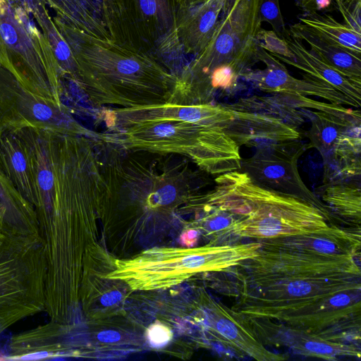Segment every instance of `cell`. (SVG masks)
Returning a JSON list of instances; mask_svg holds the SVG:
<instances>
[{
	"mask_svg": "<svg viewBox=\"0 0 361 361\" xmlns=\"http://www.w3.org/2000/svg\"><path fill=\"white\" fill-rule=\"evenodd\" d=\"M238 312L323 333L360 318V275L298 271L257 255L243 263Z\"/></svg>",
	"mask_w": 361,
	"mask_h": 361,
	"instance_id": "6da1fadb",
	"label": "cell"
},
{
	"mask_svg": "<svg viewBox=\"0 0 361 361\" xmlns=\"http://www.w3.org/2000/svg\"><path fill=\"white\" fill-rule=\"evenodd\" d=\"M215 182L213 190L195 201L234 215L231 235L262 240L342 230L332 223L329 210L259 185L240 170L217 176Z\"/></svg>",
	"mask_w": 361,
	"mask_h": 361,
	"instance_id": "7a4b0ae2",
	"label": "cell"
},
{
	"mask_svg": "<svg viewBox=\"0 0 361 361\" xmlns=\"http://www.w3.org/2000/svg\"><path fill=\"white\" fill-rule=\"evenodd\" d=\"M86 39L72 77L91 104L130 108L169 101L176 75L144 54L94 37Z\"/></svg>",
	"mask_w": 361,
	"mask_h": 361,
	"instance_id": "3957f363",
	"label": "cell"
},
{
	"mask_svg": "<svg viewBox=\"0 0 361 361\" xmlns=\"http://www.w3.org/2000/svg\"><path fill=\"white\" fill-rule=\"evenodd\" d=\"M262 0H228L212 37L205 48L182 74L169 102L180 104L212 103L208 78L222 65L231 66L242 76L258 61L257 35L260 30L259 6Z\"/></svg>",
	"mask_w": 361,
	"mask_h": 361,
	"instance_id": "277c9868",
	"label": "cell"
},
{
	"mask_svg": "<svg viewBox=\"0 0 361 361\" xmlns=\"http://www.w3.org/2000/svg\"><path fill=\"white\" fill-rule=\"evenodd\" d=\"M100 140L128 151L174 154L192 161L212 175L240 170L239 146L225 130L182 121H161L137 125L107 133Z\"/></svg>",
	"mask_w": 361,
	"mask_h": 361,
	"instance_id": "5b68a950",
	"label": "cell"
},
{
	"mask_svg": "<svg viewBox=\"0 0 361 361\" xmlns=\"http://www.w3.org/2000/svg\"><path fill=\"white\" fill-rule=\"evenodd\" d=\"M47 264L42 238L6 232L0 245V334L45 310Z\"/></svg>",
	"mask_w": 361,
	"mask_h": 361,
	"instance_id": "8992f818",
	"label": "cell"
},
{
	"mask_svg": "<svg viewBox=\"0 0 361 361\" xmlns=\"http://www.w3.org/2000/svg\"><path fill=\"white\" fill-rule=\"evenodd\" d=\"M261 246L258 241L208 245L186 250H149L131 261L121 262V274L112 276L126 280L133 288L164 286L195 274L235 267L255 257Z\"/></svg>",
	"mask_w": 361,
	"mask_h": 361,
	"instance_id": "52a82bcc",
	"label": "cell"
},
{
	"mask_svg": "<svg viewBox=\"0 0 361 361\" xmlns=\"http://www.w3.org/2000/svg\"><path fill=\"white\" fill-rule=\"evenodd\" d=\"M23 128L100 137V133L79 123L65 104L30 92L14 76L0 70V130Z\"/></svg>",
	"mask_w": 361,
	"mask_h": 361,
	"instance_id": "ba28073f",
	"label": "cell"
},
{
	"mask_svg": "<svg viewBox=\"0 0 361 361\" xmlns=\"http://www.w3.org/2000/svg\"><path fill=\"white\" fill-rule=\"evenodd\" d=\"M293 141L257 149L251 157L241 161L240 169L257 184L303 198L324 210L328 207L307 188L298 169V159L305 150Z\"/></svg>",
	"mask_w": 361,
	"mask_h": 361,
	"instance_id": "9c48e42d",
	"label": "cell"
},
{
	"mask_svg": "<svg viewBox=\"0 0 361 361\" xmlns=\"http://www.w3.org/2000/svg\"><path fill=\"white\" fill-rule=\"evenodd\" d=\"M234 116V111L228 105L212 103L180 104L165 102L130 108L116 107L102 112V119L109 133L144 123L170 121L219 127L226 130Z\"/></svg>",
	"mask_w": 361,
	"mask_h": 361,
	"instance_id": "30bf717a",
	"label": "cell"
},
{
	"mask_svg": "<svg viewBox=\"0 0 361 361\" xmlns=\"http://www.w3.org/2000/svg\"><path fill=\"white\" fill-rule=\"evenodd\" d=\"M258 61L266 68L262 70H249L242 76L252 82L255 87L266 92L297 96H314L323 98L334 104L360 106L330 85L303 75L304 79L293 77L286 68L276 57L258 45Z\"/></svg>",
	"mask_w": 361,
	"mask_h": 361,
	"instance_id": "8fae6325",
	"label": "cell"
},
{
	"mask_svg": "<svg viewBox=\"0 0 361 361\" xmlns=\"http://www.w3.org/2000/svg\"><path fill=\"white\" fill-rule=\"evenodd\" d=\"M233 110L234 118L225 131L239 147H274L300 137L295 128L279 118L256 111Z\"/></svg>",
	"mask_w": 361,
	"mask_h": 361,
	"instance_id": "7c38bea8",
	"label": "cell"
},
{
	"mask_svg": "<svg viewBox=\"0 0 361 361\" xmlns=\"http://www.w3.org/2000/svg\"><path fill=\"white\" fill-rule=\"evenodd\" d=\"M0 169L34 208L37 192L32 160L17 130H0Z\"/></svg>",
	"mask_w": 361,
	"mask_h": 361,
	"instance_id": "4fadbf2b",
	"label": "cell"
},
{
	"mask_svg": "<svg viewBox=\"0 0 361 361\" xmlns=\"http://www.w3.org/2000/svg\"><path fill=\"white\" fill-rule=\"evenodd\" d=\"M281 37L286 40L293 56L279 60L304 71L305 75L331 85L360 106L361 85L354 82L328 65L307 49L300 39L292 36L288 30Z\"/></svg>",
	"mask_w": 361,
	"mask_h": 361,
	"instance_id": "5bb4252c",
	"label": "cell"
},
{
	"mask_svg": "<svg viewBox=\"0 0 361 361\" xmlns=\"http://www.w3.org/2000/svg\"><path fill=\"white\" fill-rule=\"evenodd\" d=\"M228 0H204L186 13L178 24V32L188 51H202L215 30Z\"/></svg>",
	"mask_w": 361,
	"mask_h": 361,
	"instance_id": "9a60e30c",
	"label": "cell"
},
{
	"mask_svg": "<svg viewBox=\"0 0 361 361\" xmlns=\"http://www.w3.org/2000/svg\"><path fill=\"white\" fill-rule=\"evenodd\" d=\"M0 214L6 232L39 236L33 207L19 193L0 169Z\"/></svg>",
	"mask_w": 361,
	"mask_h": 361,
	"instance_id": "2e32d148",
	"label": "cell"
},
{
	"mask_svg": "<svg viewBox=\"0 0 361 361\" xmlns=\"http://www.w3.org/2000/svg\"><path fill=\"white\" fill-rule=\"evenodd\" d=\"M288 31L294 37L305 41L310 51L328 65L361 85L360 56L329 42L300 22L292 25Z\"/></svg>",
	"mask_w": 361,
	"mask_h": 361,
	"instance_id": "e0dca14e",
	"label": "cell"
},
{
	"mask_svg": "<svg viewBox=\"0 0 361 361\" xmlns=\"http://www.w3.org/2000/svg\"><path fill=\"white\" fill-rule=\"evenodd\" d=\"M311 113L310 142L323 155L332 154L348 130L353 125L360 123V111L345 115L321 111Z\"/></svg>",
	"mask_w": 361,
	"mask_h": 361,
	"instance_id": "ac0fdd59",
	"label": "cell"
},
{
	"mask_svg": "<svg viewBox=\"0 0 361 361\" xmlns=\"http://www.w3.org/2000/svg\"><path fill=\"white\" fill-rule=\"evenodd\" d=\"M300 23L326 39L350 53L361 56V33L346 24H341L330 16L317 11L306 12L298 17Z\"/></svg>",
	"mask_w": 361,
	"mask_h": 361,
	"instance_id": "d6986e66",
	"label": "cell"
},
{
	"mask_svg": "<svg viewBox=\"0 0 361 361\" xmlns=\"http://www.w3.org/2000/svg\"><path fill=\"white\" fill-rule=\"evenodd\" d=\"M323 200L336 213L344 219L360 224L361 220V192L360 187L350 183L328 185L322 194Z\"/></svg>",
	"mask_w": 361,
	"mask_h": 361,
	"instance_id": "ffe728a7",
	"label": "cell"
},
{
	"mask_svg": "<svg viewBox=\"0 0 361 361\" xmlns=\"http://www.w3.org/2000/svg\"><path fill=\"white\" fill-rule=\"evenodd\" d=\"M138 7L146 20L157 26L169 27L171 15L166 0H138Z\"/></svg>",
	"mask_w": 361,
	"mask_h": 361,
	"instance_id": "44dd1931",
	"label": "cell"
},
{
	"mask_svg": "<svg viewBox=\"0 0 361 361\" xmlns=\"http://www.w3.org/2000/svg\"><path fill=\"white\" fill-rule=\"evenodd\" d=\"M257 44L269 51L273 56L280 59L293 56L286 40L278 35L274 30H266L262 28L257 35Z\"/></svg>",
	"mask_w": 361,
	"mask_h": 361,
	"instance_id": "7402d4cb",
	"label": "cell"
},
{
	"mask_svg": "<svg viewBox=\"0 0 361 361\" xmlns=\"http://www.w3.org/2000/svg\"><path fill=\"white\" fill-rule=\"evenodd\" d=\"M259 18L261 22L269 23L274 31L282 36L286 31L281 13L279 0H262L259 6Z\"/></svg>",
	"mask_w": 361,
	"mask_h": 361,
	"instance_id": "603a6c76",
	"label": "cell"
},
{
	"mask_svg": "<svg viewBox=\"0 0 361 361\" xmlns=\"http://www.w3.org/2000/svg\"><path fill=\"white\" fill-rule=\"evenodd\" d=\"M239 77L236 71L228 65H222L215 68L209 74L208 82L212 92L216 90L231 88Z\"/></svg>",
	"mask_w": 361,
	"mask_h": 361,
	"instance_id": "cb8c5ba5",
	"label": "cell"
},
{
	"mask_svg": "<svg viewBox=\"0 0 361 361\" xmlns=\"http://www.w3.org/2000/svg\"><path fill=\"white\" fill-rule=\"evenodd\" d=\"M147 336L152 346L161 347L170 341L171 333L166 326L161 324H154L149 328Z\"/></svg>",
	"mask_w": 361,
	"mask_h": 361,
	"instance_id": "d4e9b609",
	"label": "cell"
},
{
	"mask_svg": "<svg viewBox=\"0 0 361 361\" xmlns=\"http://www.w3.org/2000/svg\"><path fill=\"white\" fill-rule=\"evenodd\" d=\"M338 8L345 19V24L350 27L361 33V21L357 20L353 15L352 12L348 8L342 0H334Z\"/></svg>",
	"mask_w": 361,
	"mask_h": 361,
	"instance_id": "484cf974",
	"label": "cell"
},
{
	"mask_svg": "<svg viewBox=\"0 0 361 361\" xmlns=\"http://www.w3.org/2000/svg\"><path fill=\"white\" fill-rule=\"evenodd\" d=\"M297 2L303 10L311 12L328 8L332 0H297Z\"/></svg>",
	"mask_w": 361,
	"mask_h": 361,
	"instance_id": "4316f807",
	"label": "cell"
},
{
	"mask_svg": "<svg viewBox=\"0 0 361 361\" xmlns=\"http://www.w3.org/2000/svg\"><path fill=\"white\" fill-rule=\"evenodd\" d=\"M0 33L3 39L8 44H13L17 41V34L14 28L8 23L0 26Z\"/></svg>",
	"mask_w": 361,
	"mask_h": 361,
	"instance_id": "83f0119b",
	"label": "cell"
},
{
	"mask_svg": "<svg viewBox=\"0 0 361 361\" xmlns=\"http://www.w3.org/2000/svg\"><path fill=\"white\" fill-rule=\"evenodd\" d=\"M56 55L61 61H67L71 55L70 48L64 41H60L56 45Z\"/></svg>",
	"mask_w": 361,
	"mask_h": 361,
	"instance_id": "f1b7e54d",
	"label": "cell"
},
{
	"mask_svg": "<svg viewBox=\"0 0 361 361\" xmlns=\"http://www.w3.org/2000/svg\"><path fill=\"white\" fill-rule=\"evenodd\" d=\"M122 298V294L120 291L113 290L105 293L102 299V303L105 306H110L117 303Z\"/></svg>",
	"mask_w": 361,
	"mask_h": 361,
	"instance_id": "f546056e",
	"label": "cell"
},
{
	"mask_svg": "<svg viewBox=\"0 0 361 361\" xmlns=\"http://www.w3.org/2000/svg\"><path fill=\"white\" fill-rule=\"evenodd\" d=\"M98 339L104 343H114L120 340L121 335L113 330H106L100 332L97 336Z\"/></svg>",
	"mask_w": 361,
	"mask_h": 361,
	"instance_id": "4dcf8cb0",
	"label": "cell"
},
{
	"mask_svg": "<svg viewBox=\"0 0 361 361\" xmlns=\"http://www.w3.org/2000/svg\"><path fill=\"white\" fill-rule=\"evenodd\" d=\"M348 8L352 12L353 16L360 20L361 0H342Z\"/></svg>",
	"mask_w": 361,
	"mask_h": 361,
	"instance_id": "1f68e13d",
	"label": "cell"
},
{
	"mask_svg": "<svg viewBox=\"0 0 361 361\" xmlns=\"http://www.w3.org/2000/svg\"><path fill=\"white\" fill-rule=\"evenodd\" d=\"M6 236L2 216L0 214V245L3 243Z\"/></svg>",
	"mask_w": 361,
	"mask_h": 361,
	"instance_id": "d6a6232c",
	"label": "cell"
},
{
	"mask_svg": "<svg viewBox=\"0 0 361 361\" xmlns=\"http://www.w3.org/2000/svg\"><path fill=\"white\" fill-rule=\"evenodd\" d=\"M7 356L0 351V360H6Z\"/></svg>",
	"mask_w": 361,
	"mask_h": 361,
	"instance_id": "836d02e7",
	"label": "cell"
}]
</instances>
